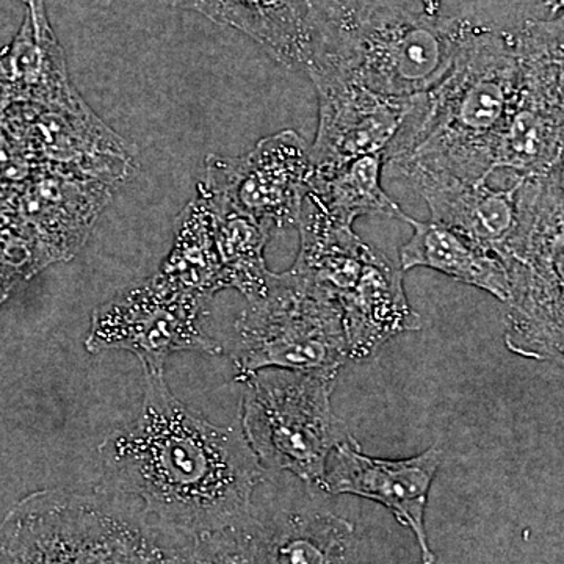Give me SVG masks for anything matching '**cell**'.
I'll list each match as a JSON object with an SVG mask.
<instances>
[{
    "label": "cell",
    "instance_id": "obj_1",
    "mask_svg": "<svg viewBox=\"0 0 564 564\" xmlns=\"http://www.w3.org/2000/svg\"><path fill=\"white\" fill-rule=\"evenodd\" d=\"M165 373H144L139 415L99 445L104 473L159 525L187 534L251 524L265 469L240 422L215 425L173 395Z\"/></svg>",
    "mask_w": 564,
    "mask_h": 564
},
{
    "label": "cell",
    "instance_id": "obj_2",
    "mask_svg": "<svg viewBox=\"0 0 564 564\" xmlns=\"http://www.w3.org/2000/svg\"><path fill=\"white\" fill-rule=\"evenodd\" d=\"M518 79L513 33L475 24L447 76L415 96L384 152V169L413 163L463 180H489Z\"/></svg>",
    "mask_w": 564,
    "mask_h": 564
},
{
    "label": "cell",
    "instance_id": "obj_3",
    "mask_svg": "<svg viewBox=\"0 0 564 564\" xmlns=\"http://www.w3.org/2000/svg\"><path fill=\"white\" fill-rule=\"evenodd\" d=\"M475 22L356 0L307 68L328 69L389 98L432 91L447 76Z\"/></svg>",
    "mask_w": 564,
    "mask_h": 564
},
{
    "label": "cell",
    "instance_id": "obj_4",
    "mask_svg": "<svg viewBox=\"0 0 564 564\" xmlns=\"http://www.w3.org/2000/svg\"><path fill=\"white\" fill-rule=\"evenodd\" d=\"M162 527L106 496L47 489L0 522V564H159Z\"/></svg>",
    "mask_w": 564,
    "mask_h": 564
},
{
    "label": "cell",
    "instance_id": "obj_5",
    "mask_svg": "<svg viewBox=\"0 0 564 564\" xmlns=\"http://www.w3.org/2000/svg\"><path fill=\"white\" fill-rule=\"evenodd\" d=\"M223 351L239 381L263 369L339 373L350 361L339 303L295 269L272 273L265 295L248 303Z\"/></svg>",
    "mask_w": 564,
    "mask_h": 564
},
{
    "label": "cell",
    "instance_id": "obj_6",
    "mask_svg": "<svg viewBox=\"0 0 564 564\" xmlns=\"http://www.w3.org/2000/svg\"><path fill=\"white\" fill-rule=\"evenodd\" d=\"M337 377L263 369L242 380L240 425L262 466L296 475L323 491L329 456L348 436L333 413Z\"/></svg>",
    "mask_w": 564,
    "mask_h": 564
},
{
    "label": "cell",
    "instance_id": "obj_7",
    "mask_svg": "<svg viewBox=\"0 0 564 564\" xmlns=\"http://www.w3.org/2000/svg\"><path fill=\"white\" fill-rule=\"evenodd\" d=\"M207 302L155 273L93 311L85 348L132 352L144 373H165L174 352L218 355L221 345L203 328Z\"/></svg>",
    "mask_w": 564,
    "mask_h": 564
},
{
    "label": "cell",
    "instance_id": "obj_8",
    "mask_svg": "<svg viewBox=\"0 0 564 564\" xmlns=\"http://www.w3.org/2000/svg\"><path fill=\"white\" fill-rule=\"evenodd\" d=\"M311 173V148L285 129L247 154L207 155L196 195L212 209L240 212L274 234L299 225Z\"/></svg>",
    "mask_w": 564,
    "mask_h": 564
},
{
    "label": "cell",
    "instance_id": "obj_9",
    "mask_svg": "<svg viewBox=\"0 0 564 564\" xmlns=\"http://www.w3.org/2000/svg\"><path fill=\"white\" fill-rule=\"evenodd\" d=\"M513 36L518 88L497 144L496 172L544 176L564 158V69L549 21H527Z\"/></svg>",
    "mask_w": 564,
    "mask_h": 564
},
{
    "label": "cell",
    "instance_id": "obj_10",
    "mask_svg": "<svg viewBox=\"0 0 564 564\" xmlns=\"http://www.w3.org/2000/svg\"><path fill=\"white\" fill-rule=\"evenodd\" d=\"M307 76L318 98L317 135L311 147L315 172H332L362 155L386 152L415 98H389L336 70L318 69Z\"/></svg>",
    "mask_w": 564,
    "mask_h": 564
},
{
    "label": "cell",
    "instance_id": "obj_11",
    "mask_svg": "<svg viewBox=\"0 0 564 564\" xmlns=\"http://www.w3.org/2000/svg\"><path fill=\"white\" fill-rule=\"evenodd\" d=\"M355 0H173L256 41L289 69L306 73Z\"/></svg>",
    "mask_w": 564,
    "mask_h": 564
},
{
    "label": "cell",
    "instance_id": "obj_12",
    "mask_svg": "<svg viewBox=\"0 0 564 564\" xmlns=\"http://www.w3.org/2000/svg\"><path fill=\"white\" fill-rule=\"evenodd\" d=\"M444 462V452L430 447L406 459L373 458L364 454L361 445L348 433L329 456L323 491L332 496L361 497L383 505L400 525L414 534L422 564L436 563L425 514L430 489Z\"/></svg>",
    "mask_w": 564,
    "mask_h": 564
},
{
    "label": "cell",
    "instance_id": "obj_13",
    "mask_svg": "<svg viewBox=\"0 0 564 564\" xmlns=\"http://www.w3.org/2000/svg\"><path fill=\"white\" fill-rule=\"evenodd\" d=\"M510 274V303L564 299V187L560 166L524 177L518 225L500 256Z\"/></svg>",
    "mask_w": 564,
    "mask_h": 564
},
{
    "label": "cell",
    "instance_id": "obj_14",
    "mask_svg": "<svg viewBox=\"0 0 564 564\" xmlns=\"http://www.w3.org/2000/svg\"><path fill=\"white\" fill-rule=\"evenodd\" d=\"M388 170L413 185L425 199L433 221L502 256L518 225L519 188L524 176H514L507 187H492L489 180H463L413 163Z\"/></svg>",
    "mask_w": 564,
    "mask_h": 564
},
{
    "label": "cell",
    "instance_id": "obj_15",
    "mask_svg": "<svg viewBox=\"0 0 564 564\" xmlns=\"http://www.w3.org/2000/svg\"><path fill=\"white\" fill-rule=\"evenodd\" d=\"M348 359L366 361L400 334L419 332L421 315L408 302L403 270L373 248L358 284L337 299Z\"/></svg>",
    "mask_w": 564,
    "mask_h": 564
},
{
    "label": "cell",
    "instance_id": "obj_16",
    "mask_svg": "<svg viewBox=\"0 0 564 564\" xmlns=\"http://www.w3.org/2000/svg\"><path fill=\"white\" fill-rule=\"evenodd\" d=\"M402 221L413 228V236L400 248L403 272L423 267L508 303L510 274L496 252L441 223L415 220L406 214Z\"/></svg>",
    "mask_w": 564,
    "mask_h": 564
},
{
    "label": "cell",
    "instance_id": "obj_17",
    "mask_svg": "<svg viewBox=\"0 0 564 564\" xmlns=\"http://www.w3.org/2000/svg\"><path fill=\"white\" fill-rule=\"evenodd\" d=\"M355 525L332 513H291L256 533L258 564H350Z\"/></svg>",
    "mask_w": 564,
    "mask_h": 564
},
{
    "label": "cell",
    "instance_id": "obj_18",
    "mask_svg": "<svg viewBox=\"0 0 564 564\" xmlns=\"http://www.w3.org/2000/svg\"><path fill=\"white\" fill-rule=\"evenodd\" d=\"M384 152L362 155L332 172L311 173L307 193L340 225L350 226L366 215L402 220L404 212L386 193L381 177Z\"/></svg>",
    "mask_w": 564,
    "mask_h": 564
},
{
    "label": "cell",
    "instance_id": "obj_19",
    "mask_svg": "<svg viewBox=\"0 0 564 564\" xmlns=\"http://www.w3.org/2000/svg\"><path fill=\"white\" fill-rule=\"evenodd\" d=\"M158 273L206 300L225 291L214 214L203 196L196 195L177 217L172 251Z\"/></svg>",
    "mask_w": 564,
    "mask_h": 564
},
{
    "label": "cell",
    "instance_id": "obj_20",
    "mask_svg": "<svg viewBox=\"0 0 564 564\" xmlns=\"http://www.w3.org/2000/svg\"><path fill=\"white\" fill-rule=\"evenodd\" d=\"M212 214L223 285L242 293L248 303L262 299L273 273L263 256L273 232L240 212L212 209Z\"/></svg>",
    "mask_w": 564,
    "mask_h": 564
},
{
    "label": "cell",
    "instance_id": "obj_21",
    "mask_svg": "<svg viewBox=\"0 0 564 564\" xmlns=\"http://www.w3.org/2000/svg\"><path fill=\"white\" fill-rule=\"evenodd\" d=\"M161 564H258L251 524L187 534L163 527Z\"/></svg>",
    "mask_w": 564,
    "mask_h": 564
},
{
    "label": "cell",
    "instance_id": "obj_22",
    "mask_svg": "<svg viewBox=\"0 0 564 564\" xmlns=\"http://www.w3.org/2000/svg\"><path fill=\"white\" fill-rule=\"evenodd\" d=\"M505 345L522 358L564 367V303L508 323Z\"/></svg>",
    "mask_w": 564,
    "mask_h": 564
},
{
    "label": "cell",
    "instance_id": "obj_23",
    "mask_svg": "<svg viewBox=\"0 0 564 564\" xmlns=\"http://www.w3.org/2000/svg\"><path fill=\"white\" fill-rule=\"evenodd\" d=\"M549 29H551L552 41H554L556 54H558L564 69V17L549 20Z\"/></svg>",
    "mask_w": 564,
    "mask_h": 564
},
{
    "label": "cell",
    "instance_id": "obj_24",
    "mask_svg": "<svg viewBox=\"0 0 564 564\" xmlns=\"http://www.w3.org/2000/svg\"><path fill=\"white\" fill-rule=\"evenodd\" d=\"M413 2L419 7V11H422V13L436 17V14H440L443 0H413Z\"/></svg>",
    "mask_w": 564,
    "mask_h": 564
},
{
    "label": "cell",
    "instance_id": "obj_25",
    "mask_svg": "<svg viewBox=\"0 0 564 564\" xmlns=\"http://www.w3.org/2000/svg\"><path fill=\"white\" fill-rule=\"evenodd\" d=\"M543 6L551 11L552 17H564V0H544Z\"/></svg>",
    "mask_w": 564,
    "mask_h": 564
},
{
    "label": "cell",
    "instance_id": "obj_26",
    "mask_svg": "<svg viewBox=\"0 0 564 564\" xmlns=\"http://www.w3.org/2000/svg\"><path fill=\"white\" fill-rule=\"evenodd\" d=\"M29 3L31 9H39V7L44 6L43 0H25Z\"/></svg>",
    "mask_w": 564,
    "mask_h": 564
},
{
    "label": "cell",
    "instance_id": "obj_27",
    "mask_svg": "<svg viewBox=\"0 0 564 564\" xmlns=\"http://www.w3.org/2000/svg\"><path fill=\"white\" fill-rule=\"evenodd\" d=\"M560 176H562L563 187H564V158L562 163H560Z\"/></svg>",
    "mask_w": 564,
    "mask_h": 564
},
{
    "label": "cell",
    "instance_id": "obj_28",
    "mask_svg": "<svg viewBox=\"0 0 564 564\" xmlns=\"http://www.w3.org/2000/svg\"><path fill=\"white\" fill-rule=\"evenodd\" d=\"M161 562H162V560H161ZM159 564H161V563H159Z\"/></svg>",
    "mask_w": 564,
    "mask_h": 564
}]
</instances>
